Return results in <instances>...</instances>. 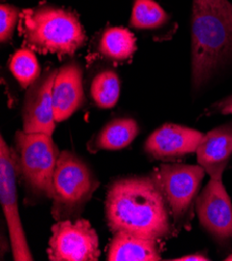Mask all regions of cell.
<instances>
[{
  "label": "cell",
  "mask_w": 232,
  "mask_h": 261,
  "mask_svg": "<svg viewBox=\"0 0 232 261\" xmlns=\"http://www.w3.org/2000/svg\"><path fill=\"white\" fill-rule=\"evenodd\" d=\"M99 187L90 167L70 151L61 152L54 175L51 214L57 221L76 220Z\"/></svg>",
  "instance_id": "5b68a950"
},
{
  "label": "cell",
  "mask_w": 232,
  "mask_h": 261,
  "mask_svg": "<svg viewBox=\"0 0 232 261\" xmlns=\"http://www.w3.org/2000/svg\"><path fill=\"white\" fill-rule=\"evenodd\" d=\"M172 260H176V261H209L211 259L206 255H204L203 253H197V254L186 255V256L172 259Z\"/></svg>",
  "instance_id": "7402d4cb"
},
{
  "label": "cell",
  "mask_w": 232,
  "mask_h": 261,
  "mask_svg": "<svg viewBox=\"0 0 232 261\" xmlns=\"http://www.w3.org/2000/svg\"><path fill=\"white\" fill-rule=\"evenodd\" d=\"M205 170L200 166L162 165L151 175L160 186L177 232L191 227L193 211Z\"/></svg>",
  "instance_id": "8992f818"
},
{
  "label": "cell",
  "mask_w": 232,
  "mask_h": 261,
  "mask_svg": "<svg viewBox=\"0 0 232 261\" xmlns=\"http://www.w3.org/2000/svg\"><path fill=\"white\" fill-rule=\"evenodd\" d=\"M59 70L46 71L30 87L25 95L22 121L23 132L53 135L56 129L53 90Z\"/></svg>",
  "instance_id": "30bf717a"
},
{
  "label": "cell",
  "mask_w": 232,
  "mask_h": 261,
  "mask_svg": "<svg viewBox=\"0 0 232 261\" xmlns=\"http://www.w3.org/2000/svg\"><path fill=\"white\" fill-rule=\"evenodd\" d=\"M199 165L211 178H222L232 158V123L204 135L196 151Z\"/></svg>",
  "instance_id": "4fadbf2b"
},
{
  "label": "cell",
  "mask_w": 232,
  "mask_h": 261,
  "mask_svg": "<svg viewBox=\"0 0 232 261\" xmlns=\"http://www.w3.org/2000/svg\"><path fill=\"white\" fill-rule=\"evenodd\" d=\"M110 230L166 240L178 233L160 186L152 175L120 178L110 186L106 199Z\"/></svg>",
  "instance_id": "6da1fadb"
},
{
  "label": "cell",
  "mask_w": 232,
  "mask_h": 261,
  "mask_svg": "<svg viewBox=\"0 0 232 261\" xmlns=\"http://www.w3.org/2000/svg\"><path fill=\"white\" fill-rule=\"evenodd\" d=\"M215 114L230 115L232 114V95L225 97L224 99L214 103L208 110L205 111V115L212 116Z\"/></svg>",
  "instance_id": "44dd1931"
},
{
  "label": "cell",
  "mask_w": 232,
  "mask_h": 261,
  "mask_svg": "<svg viewBox=\"0 0 232 261\" xmlns=\"http://www.w3.org/2000/svg\"><path fill=\"white\" fill-rule=\"evenodd\" d=\"M139 134L138 123L132 118H119L111 121L89 142L91 152L100 150L117 151L130 146Z\"/></svg>",
  "instance_id": "9a60e30c"
},
{
  "label": "cell",
  "mask_w": 232,
  "mask_h": 261,
  "mask_svg": "<svg viewBox=\"0 0 232 261\" xmlns=\"http://www.w3.org/2000/svg\"><path fill=\"white\" fill-rule=\"evenodd\" d=\"M226 260H232V255H230V256H228L227 258H226Z\"/></svg>",
  "instance_id": "603a6c76"
},
{
  "label": "cell",
  "mask_w": 232,
  "mask_h": 261,
  "mask_svg": "<svg viewBox=\"0 0 232 261\" xmlns=\"http://www.w3.org/2000/svg\"><path fill=\"white\" fill-rule=\"evenodd\" d=\"M91 97L100 109L114 108L120 97V80L116 72L105 70L92 81Z\"/></svg>",
  "instance_id": "ac0fdd59"
},
{
  "label": "cell",
  "mask_w": 232,
  "mask_h": 261,
  "mask_svg": "<svg viewBox=\"0 0 232 261\" xmlns=\"http://www.w3.org/2000/svg\"><path fill=\"white\" fill-rule=\"evenodd\" d=\"M160 241L125 232H115L109 246V261H159L162 259Z\"/></svg>",
  "instance_id": "5bb4252c"
},
{
  "label": "cell",
  "mask_w": 232,
  "mask_h": 261,
  "mask_svg": "<svg viewBox=\"0 0 232 261\" xmlns=\"http://www.w3.org/2000/svg\"><path fill=\"white\" fill-rule=\"evenodd\" d=\"M48 258L51 261H97L99 239L91 223L84 219L58 221L51 228Z\"/></svg>",
  "instance_id": "52a82bcc"
},
{
  "label": "cell",
  "mask_w": 232,
  "mask_h": 261,
  "mask_svg": "<svg viewBox=\"0 0 232 261\" xmlns=\"http://www.w3.org/2000/svg\"><path fill=\"white\" fill-rule=\"evenodd\" d=\"M136 50V37L123 28H109L100 39L99 52L101 56L114 63H124L131 60Z\"/></svg>",
  "instance_id": "2e32d148"
},
{
  "label": "cell",
  "mask_w": 232,
  "mask_h": 261,
  "mask_svg": "<svg viewBox=\"0 0 232 261\" xmlns=\"http://www.w3.org/2000/svg\"><path fill=\"white\" fill-rule=\"evenodd\" d=\"M199 222L221 246L232 242V204L222 178H211L195 203Z\"/></svg>",
  "instance_id": "9c48e42d"
},
{
  "label": "cell",
  "mask_w": 232,
  "mask_h": 261,
  "mask_svg": "<svg viewBox=\"0 0 232 261\" xmlns=\"http://www.w3.org/2000/svg\"><path fill=\"white\" fill-rule=\"evenodd\" d=\"M169 20V15L154 0H136L130 24L137 30L154 31L163 28Z\"/></svg>",
  "instance_id": "e0dca14e"
},
{
  "label": "cell",
  "mask_w": 232,
  "mask_h": 261,
  "mask_svg": "<svg viewBox=\"0 0 232 261\" xmlns=\"http://www.w3.org/2000/svg\"><path fill=\"white\" fill-rule=\"evenodd\" d=\"M12 152L17 176L25 186L31 203L53 199L54 175L61 153L51 136L18 132Z\"/></svg>",
  "instance_id": "277c9868"
},
{
  "label": "cell",
  "mask_w": 232,
  "mask_h": 261,
  "mask_svg": "<svg viewBox=\"0 0 232 261\" xmlns=\"http://www.w3.org/2000/svg\"><path fill=\"white\" fill-rule=\"evenodd\" d=\"M20 14V11L13 6L4 4L0 7V41L2 43H6L12 38Z\"/></svg>",
  "instance_id": "ffe728a7"
},
{
  "label": "cell",
  "mask_w": 232,
  "mask_h": 261,
  "mask_svg": "<svg viewBox=\"0 0 232 261\" xmlns=\"http://www.w3.org/2000/svg\"><path fill=\"white\" fill-rule=\"evenodd\" d=\"M53 99L57 122L68 120L83 107L85 93L83 70L80 65L70 63L58 71L53 90Z\"/></svg>",
  "instance_id": "7c38bea8"
},
{
  "label": "cell",
  "mask_w": 232,
  "mask_h": 261,
  "mask_svg": "<svg viewBox=\"0 0 232 261\" xmlns=\"http://www.w3.org/2000/svg\"><path fill=\"white\" fill-rule=\"evenodd\" d=\"M10 70L20 86L31 87L40 77V66L34 52L30 49L18 50L10 62Z\"/></svg>",
  "instance_id": "d6986e66"
},
{
  "label": "cell",
  "mask_w": 232,
  "mask_h": 261,
  "mask_svg": "<svg viewBox=\"0 0 232 261\" xmlns=\"http://www.w3.org/2000/svg\"><path fill=\"white\" fill-rule=\"evenodd\" d=\"M19 31L25 45L43 55L73 56L87 40L74 14L49 6L23 10Z\"/></svg>",
  "instance_id": "3957f363"
},
{
  "label": "cell",
  "mask_w": 232,
  "mask_h": 261,
  "mask_svg": "<svg viewBox=\"0 0 232 261\" xmlns=\"http://www.w3.org/2000/svg\"><path fill=\"white\" fill-rule=\"evenodd\" d=\"M203 137L198 130L177 124H165L150 135L144 150L153 160L170 162L196 152Z\"/></svg>",
  "instance_id": "8fae6325"
},
{
  "label": "cell",
  "mask_w": 232,
  "mask_h": 261,
  "mask_svg": "<svg viewBox=\"0 0 232 261\" xmlns=\"http://www.w3.org/2000/svg\"><path fill=\"white\" fill-rule=\"evenodd\" d=\"M17 172L12 149L2 137L0 143V203L6 217L10 233L13 257L17 261L33 260L30 247L25 238L18 211V196L16 185Z\"/></svg>",
  "instance_id": "ba28073f"
},
{
  "label": "cell",
  "mask_w": 232,
  "mask_h": 261,
  "mask_svg": "<svg viewBox=\"0 0 232 261\" xmlns=\"http://www.w3.org/2000/svg\"><path fill=\"white\" fill-rule=\"evenodd\" d=\"M192 85L199 91L232 61V6L228 0H193Z\"/></svg>",
  "instance_id": "7a4b0ae2"
}]
</instances>
